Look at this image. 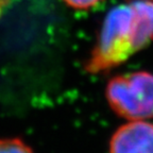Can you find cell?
Wrapping results in <instances>:
<instances>
[{
  "instance_id": "obj_1",
  "label": "cell",
  "mask_w": 153,
  "mask_h": 153,
  "mask_svg": "<svg viewBox=\"0 0 153 153\" xmlns=\"http://www.w3.org/2000/svg\"><path fill=\"white\" fill-rule=\"evenodd\" d=\"M153 39V0H129L113 7L85 64L89 74L119 66Z\"/></svg>"
},
{
  "instance_id": "obj_2",
  "label": "cell",
  "mask_w": 153,
  "mask_h": 153,
  "mask_svg": "<svg viewBox=\"0 0 153 153\" xmlns=\"http://www.w3.org/2000/svg\"><path fill=\"white\" fill-rule=\"evenodd\" d=\"M108 105L128 120L153 117V74L147 71L121 74L111 79L105 88Z\"/></svg>"
},
{
  "instance_id": "obj_3",
  "label": "cell",
  "mask_w": 153,
  "mask_h": 153,
  "mask_svg": "<svg viewBox=\"0 0 153 153\" xmlns=\"http://www.w3.org/2000/svg\"><path fill=\"white\" fill-rule=\"evenodd\" d=\"M110 153H153V123L131 120L122 124L111 138Z\"/></svg>"
},
{
  "instance_id": "obj_4",
  "label": "cell",
  "mask_w": 153,
  "mask_h": 153,
  "mask_svg": "<svg viewBox=\"0 0 153 153\" xmlns=\"http://www.w3.org/2000/svg\"><path fill=\"white\" fill-rule=\"evenodd\" d=\"M0 153H34L31 147L28 146L20 138H1Z\"/></svg>"
},
{
  "instance_id": "obj_5",
  "label": "cell",
  "mask_w": 153,
  "mask_h": 153,
  "mask_svg": "<svg viewBox=\"0 0 153 153\" xmlns=\"http://www.w3.org/2000/svg\"><path fill=\"white\" fill-rule=\"evenodd\" d=\"M63 1L71 9L85 11V10H89L96 7L103 0H63Z\"/></svg>"
}]
</instances>
